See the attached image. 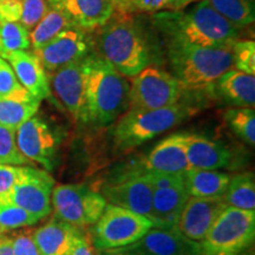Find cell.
I'll list each match as a JSON object with an SVG mask.
<instances>
[{
	"mask_svg": "<svg viewBox=\"0 0 255 255\" xmlns=\"http://www.w3.org/2000/svg\"><path fill=\"white\" fill-rule=\"evenodd\" d=\"M188 195L191 197H223L231 175L218 170L190 168L183 173Z\"/></svg>",
	"mask_w": 255,
	"mask_h": 255,
	"instance_id": "cell-24",
	"label": "cell"
},
{
	"mask_svg": "<svg viewBox=\"0 0 255 255\" xmlns=\"http://www.w3.org/2000/svg\"><path fill=\"white\" fill-rule=\"evenodd\" d=\"M53 187L55 180L49 171L21 165L20 176L12 191V201L40 221L52 212Z\"/></svg>",
	"mask_w": 255,
	"mask_h": 255,
	"instance_id": "cell-12",
	"label": "cell"
},
{
	"mask_svg": "<svg viewBox=\"0 0 255 255\" xmlns=\"http://www.w3.org/2000/svg\"><path fill=\"white\" fill-rule=\"evenodd\" d=\"M96 41L97 55L124 77H135L151 62L148 41L129 15L114 13L110 20L100 27Z\"/></svg>",
	"mask_w": 255,
	"mask_h": 255,
	"instance_id": "cell-3",
	"label": "cell"
},
{
	"mask_svg": "<svg viewBox=\"0 0 255 255\" xmlns=\"http://www.w3.org/2000/svg\"><path fill=\"white\" fill-rule=\"evenodd\" d=\"M187 158L190 168L219 170L232 164L233 154L231 149L221 142L195 133H188Z\"/></svg>",
	"mask_w": 255,
	"mask_h": 255,
	"instance_id": "cell-22",
	"label": "cell"
},
{
	"mask_svg": "<svg viewBox=\"0 0 255 255\" xmlns=\"http://www.w3.org/2000/svg\"><path fill=\"white\" fill-rule=\"evenodd\" d=\"M188 133L178 132L158 142L143 159V171L178 174L190 169L187 158Z\"/></svg>",
	"mask_w": 255,
	"mask_h": 255,
	"instance_id": "cell-18",
	"label": "cell"
},
{
	"mask_svg": "<svg viewBox=\"0 0 255 255\" xmlns=\"http://www.w3.org/2000/svg\"><path fill=\"white\" fill-rule=\"evenodd\" d=\"M33 228L24 227L8 235L14 255H40L33 238Z\"/></svg>",
	"mask_w": 255,
	"mask_h": 255,
	"instance_id": "cell-37",
	"label": "cell"
},
{
	"mask_svg": "<svg viewBox=\"0 0 255 255\" xmlns=\"http://www.w3.org/2000/svg\"><path fill=\"white\" fill-rule=\"evenodd\" d=\"M89 51L90 44L85 31L71 26L57 34L46 45L33 50V53L49 75L69 64L84 59L90 55Z\"/></svg>",
	"mask_w": 255,
	"mask_h": 255,
	"instance_id": "cell-13",
	"label": "cell"
},
{
	"mask_svg": "<svg viewBox=\"0 0 255 255\" xmlns=\"http://www.w3.org/2000/svg\"><path fill=\"white\" fill-rule=\"evenodd\" d=\"M255 210L226 207L199 242L201 255H239L253 245Z\"/></svg>",
	"mask_w": 255,
	"mask_h": 255,
	"instance_id": "cell-6",
	"label": "cell"
},
{
	"mask_svg": "<svg viewBox=\"0 0 255 255\" xmlns=\"http://www.w3.org/2000/svg\"><path fill=\"white\" fill-rule=\"evenodd\" d=\"M2 235H4V234H2V233H1V231H0V238H1V237H2Z\"/></svg>",
	"mask_w": 255,
	"mask_h": 255,
	"instance_id": "cell-43",
	"label": "cell"
},
{
	"mask_svg": "<svg viewBox=\"0 0 255 255\" xmlns=\"http://www.w3.org/2000/svg\"><path fill=\"white\" fill-rule=\"evenodd\" d=\"M51 202L57 219L78 229L94 226L107 206L98 191L81 183L55 186Z\"/></svg>",
	"mask_w": 255,
	"mask_h": 255,
	"instance_id": "cell-8",
	"label": "cell"
},
{
	"mask_svg": "<svg viewBox=\"0 0 255 255\" xmlns=\"http://www.w3.org/2000/svg\"><path fill=\"white\" fill-rule=\"evenodd\" d=\"M220 15L235 27L244 28L254 23V0H207Z\"/></svg>",
	"mask_w": 255,
	"mask_h": 255,
	"instance_id": "cell-28",
	"label": "cell"
},
{
	"mask_svg": "<svg viewBox=\"0 0 255 255\" xmlns=\"http://www.w3.org/2000/svg\"><path fill=\"white\" fill-rule=\"evenodd\" d=\"M152 23L169 40L196 46L227 49L239 40L240 30L226 20L207 0H200L188 9L152 14Z\"/></svg>",
	"mask_w": 255,
	"mask_h": 255,
	"instance_id": "cell-1",
	"label": "cell"
},
{
	"mask_svg": "<svg viewBox=\"0 0 255 255\" xmlns=\"http://www.w3.org/2000/svg\"><path fill=\"white\" fill-rule=\"evenodd\" d=\"M21 17V0H0V25L17 23Z\"/></svg>",
	"mask_w": 255,
	"mask_h": 255,
	"instance_id": "cell-39",
	"label": "cell"
},
{
	"mask_svg": "<svg viewBox=\"0 0 255 255\" xmlns=\"http://www.w3.org/2000/svg\"><path fill=\"white\" fill-rule=\"evenodd\" d=\"M168 59L173 76L186 91L207 89L233 68L232 47L214 49L169 40Z\"/></svg>",
	"mask_w": 255,
	"mask_h": 255,
	"instance_id": "cell-4",
	"label": "cell"
},
{
	"mask_svg": "<svg viewBox=\"0 0 255 255\" xmlns=\"http://www.w3.org/2000/svg\"><path fill=\"white\" fill-rule=\"evenodd\" d=\"M56 8L65 14L73 27L83 31L97 30L115 13L114 0H64Z\"/></svg>",
	"mask_w": 255,
	"mask_h": 255,
	"instance_id": "cell-20",
	"label": "cell"
},
{
	"mask_svg": "<svg viewBox=\"0 0 255 255\" xmlns=\"http://www.w3.org/2000/svg\"><path fill=\"white\" fill-rule=\"evenodd\" d=\"M37 222L36 218L15 205L11 197L0 199V231L2 234L19 228L31 227Z\"/></svg>",
	"mask_w": 255,
	"mask_h": 255,
	"instance_id": "cell-31",
	"label": "cell"
},
{
	"mask_svg": "<svg viewBox=\"0 0 255 255\" xmlns=\"http://www.w3.org/2000/svg\"><path fill=\"white\" fill-rule=\"evenodd\" d=\"M32 97L19 83L11 65L0 58V101L27 100Z\"/></svg>",
	"mask_w": 255,
	"mask_h": 255,
	"instance_id": "cell-33",
	"label": "cell"
},
{
	"mask_svg": "<svg viewBox=\"0 0 255 255\" xmlns=\"http://www.w3.org/2000/svg\"><path fill=\"white\" fill-rule=\"evenodd\" d=\"M18 149L30 162H36L49 171L53 167L58 139L49 124L32 117L15 129Z\"/></svg>",
	"mask_w": 255,
	"mask_h": 255,
	"instance_id": "cell-14",
	"label": "cell"
},
{
	"mask_svg": "<svg viewBox=\"0 0 255 255\" xmlns=\"http://www.w3.org/2000/svg\"><path fill=\"white\" fill-rule=\"evenodd\" d=\"M84 122L105 127L129 109L130 83L127 77L96 53L84 58Z\"/></svg>",
	"mask_w": 255,
	"mask_h": 255,
	"instance_id": "cell-2",
	"label": "cell"
},
{
	"mask_svg": "<svg viewBox=\"0 0 255 255\" xmlns=\"http://www.w3.org/2000/svg\"><path fill=\"white\" fill-rule=\"evenodd\" d=\"M104 255H201L199 242L188 239L177 226H154L132 245L103 252Z\"/></svg>",
	"mask_w": 255,
	"mask_h": 255,
	"instance_id": "cell-11",
	"label": "cell"
},
{
	"mask_svg": "<svg viewBox=\"0 0 255 255\" xmlns=\"http://www.w3.org/2000/svg\"><path fill=\"white\" fill-rule=\"evenodd\" d=\"M226 207L223 197L205 199L189 196L177 227L188 239L201 242Z\"/></svg>",
	"mask_w": 255,
	"mask_h": 255,
	"instance_id": "cell-17",
	"label": "cell"
},
{
	"mask_svg": "<svg viewBox=\"0 0 255 255\" xmlns=\"http://www.w3.org/2000/svg\"><path fill=\"white\" fill-rule=\"evenodd\" d=\"M21 165L0 164V199H12V191L20 176Z\"/></svg>",
	"mask_w": 255,
	"mask_h": 255,
	"instance_id": "cell-38",
	"label": "cell"
},
{
	"mask_svg": "<svg viewBox=\"0 0 255 255\" xmlns=\"http://www.w3.org/2000/svg\"><path fill=\"white\" fill-rule=\"evenodd\" d=\"M51 92L73 119L84 122L85 79L84 59L71 63L47 75Z\"/></svg>",
	"mask_w": 255,
	"mask_h": 255,
	"instance_id": "cell-15",
	"label": "cell"
},
{
	"mask_svg": "<svg viewBox=\"0 0 255 255\" xmlns=\"http://www.w3.org/2000/svg\"><path fill=\"white\" fill-rule=\"evenodd\" d=\"M209 91L235 108H254L255 76L228 70L209 85Z\"/></svg>",
	"mask_w": 255,
	"mask_h": 255,
	"instance_id": "cell-21",
	"label": "cell"
},
{
	"mask_svg": "<svg viewBox=\"0 0 255 255\" xmlns=\"http://www.w3.org/2000/svg\"><path fill=\"white\" fill-rule=\"evenodd\" d=\"M100 194L107 203L131 210L154 222L152 190L141 174H132L119 182L105 184Z\"/></svg>",
	"mask_w": 255,
	"mask_h": 255,
	"instance_id": "cell-16",
	"label": "cell"
},
{
	"mask_svg": "<svg viewBox=\"0 0 255 255\" xmlns=\"http://www.w3.org/2000/svg\"><path fill=\"white\" fill-rule=\"evenodd\" d=\"M64 0H47V2H49V5L51 7H57L59 4H62Z\"/></svg>",
	"mask_w": 255,
	"mask_h": 255,
	"instance_id": "cell-42",
	"label": "cell"
},
{
	"mask_svg": "<svg viewBox=\"0 0 255 255\" xmlns=\"http://www.w3.org/2000/svg\"><path fill=\"white\" fill-rule=\"evenodd\" d=\"M225 121L233 132L248 145L255 144L254 108H232L225 113Z\"/></svg>",
	"mask_w": 255,
	"mask_h": 255,
	"instance_id": "cell-30",
	"label": "cell"
},
{
	"mask_svg": "<svg viewBox=\"0 0 255 255\" xmlns=\"http://www.w3.org/2000/svg\"><path fill=\"white\" fill-rule=\"evenodd\" d=\"M47 0H21V17L19 23L30 32L49 11Z\"/></svg>",
	"mask_w": 255,
	"mask_h": 255,
	"instance_id": "cell-36",
	"label": "cell"
},
{
	"mask_svg": "<svg viewBox=\"0 0 255 255\" xmlns=\"http://www.w3.org/2000/svg\"><path fill=\"white\" fill-rule=\"evenodd\" d=\"M78 228L53 216L34 229L33 238L40 255H70Z\"/></svg>",
	"mask_w": 255,
	"mask_h": 255,
	"instance_id": "cell-23",
	"label": "cell"
},
{
	"mask_svg": "<svg viewBox=\"0 0 255 255\" xmlns=\"http://www.w3.org/2000/svg\"><path fill=\"white\" fill-rule=\"evenodd\" d=\"M30 46V32L19 21L0 25V58L13 51L27 50Z\"/></svg>",
	"mask_w": 255,
	"mask_h": 255,
	"instance_id": "cell-32",
	"label": "cell"
},
{
	"mask_svg": "<svg viewBox=\"0 0 255 255\" xmlns=\"http://www.w3.org/2000/svg\"><path fill=\"white\" fill-rule=\"evenodd\" d=\"M233 66L238 71L255 75V43L254 40H237L232 46Z\"/></svg>",
	"mask_w": 255,
	"mask_h": 255,
	"instance_id": "cell-35",
	"label": "cell"
},
{
	"mask_svg": "<svg viewBox=\"0 0 255 255\" xmlns=\"http://www.w3.org/2000/svg\"><path fill=\"white\" fill-rule=\"evenodd\" d=\"M30 161L21 154L15 141V130L0 126V164L24 165Z\"/></svg>",
	"mask_w": 255,
	"mask_h": 255,
	"instance_id": "cell-34",
	"label": "cell"
},
{
	"mask_svg": "<svg viewBox=\"0 0 255 255\" xmlns=\"http://www.w3.org/2000/svg\"><path fill=\"white\" fill-rule=\"evenodd\" d=\"M154 227V222L145 216L121 207L107 203L105 208L89 232L96 251L119 250L133 242Z\"/></svg>",
	"mask_w": 255,
	"mask_h": 255,
	"instance_id": "cell-7",
	"label": "cell"
},
{
	"mask_svg": "<svg viewBox=\"0 0 255 255\" xmlns=\"http://www.w3.org/2000/svg\"><path fill=\"white\" fill-rule=\"evenodd\" d=\"M40 101L33 96L27 100L0 101V126L15 130L37 114Z\"/></svg>",
	"mask_w": 255,
	"mask_h": 255,
	"instance_id": "cell-29",
	"label": "cell"
},
{
	"mask_svg": "<svg viewBox=\"0 0 255 255\" xmlns=\"http://www.w3.org/2000/svg\"><path fill=\"white\" fill-rule=\"evenodd\" d=\"M70 255H97V251L92 245L90 235L85 232V229H78Z\"/></svg>",
	"mask_w": 255,
	"mask_h": 255,
	"instance_id": "cell-40",
	"label": "cell"
},
{
	"mask_svg": "<svg viewBox=\"0 0 255 255\" xmlns=\"http://www.w3.org/2000/svg\"><path fill=\"white\" fill-rule=\"evenodd\" d=\"M68 18L62 11L56 7L49 8L46 14L41 18L33 30L30 31V43L33 50H38L46 45L50 40H52L60 32L71 27Z\"/></svg>",
	"mask_w": 255,
	"mask_h": 255,
	"instance_id": "cell-27",
	"label": "cell"
},
{
	"mask_svg": "<svg viewBox=\"0 0 255 255\" xmlns=\"http://www.w3.org/2000/svg\"><path fill=\"white\" fill-rule=\"evenodd\" d=\"M4 59L13 69L21 87L31 96L39 101L52 96L47 73L33 52L27 50L13 51L7 53Z\"/></svg>",
	"mask_w": 255,
	"mask_h": 255,
	"instance_id": "cell-19",
	"label": "cell"
},
{
	"mask_svg": "<svg viewBox=\"0 0 255 255\" xmlns=\"http://www.w3.org/2000/svg\"><path fill=\"white\" fill-rule=\"evenodd\" d=\"M0 255H14V252L11 246V241L6 235H2L0 238Z\"/></svg>",
	"mask_w": 255,
	"mask_h": 255,
	"instance_id": "cell-41",
	"label": "cell"
},
{
	"mask_svg": "<svg viewBox=\"0 0 255 255\" xmlns=\"http://www.w3.org/2000/svg\"><path fill=\"white\" fill-rule=\"evenodd\" d=\"M184 88L171 73L157 68H145L131 78L129 109L154 110L181 102Z\"/></svg>",
	"mask_w": 255,
	"mask_h": 255,
	"instance_id": "cell-9",
	"label": "cell"
},
{
	"mask_svg": "<svg viewBox=\"0 0 255 255\" xmlns=\"http://www.w3.org/2000/svg\"><path fill=\"white\" fill-rule=\"evenodd\" d=\"M197 0H114L115 13L129 15L178 11L194 4Z\"/></svg>",
	"mask_w": 255,
	"mask_h": 255,
	"instance_id": "cell-26",
	"label": "cell"
},
{
	"mask_svg": "<svg viewBox=\"0 0 255 255\" xmlns=\"http://www.w3.org/2000/svg\"><path fill=\"white\" fill-rule=\"evenodd\" d=\"M223 201L227 207L255 210V177L253 173L231 175Z\"/></svg>",
	"mask_w": 255,
	"mask_h": 255,
	"instance_id": "cell-25",
	"label": "cell"
},
{
	"mask_svg": "<svg viewBox=\"0 0 255 255\" xmlns=\"http://www.w3.org/2000/svg\"><path fill=\"white\" fill-rule=\"evenodd\" d=\"M152 190L154 226H177L188 195L183 173L167 174L142 171Z\"/></svg>",
	"mask_w": 255,
	"mask_h": 255,
	"instance_id": "cell-10",
	"label": "cell"
},
{
	"mask_svg": "<svg viewBox=\"0 0 255 255\" xmlns=\"http://www.w3.org/2000/svg\"><path fill=\"white\" fill-rule=\"evenodd\" d=\"M195 113V108L182 102L154 110L128 109L114 126L115 150L120 152L132 150L154 137L173 129Z\"/></svg>",
	"mask_w": 255,
	"mask_h": 255,
	"instance_id": "cell-5",
	"label": "cell"
}]
</instances>
